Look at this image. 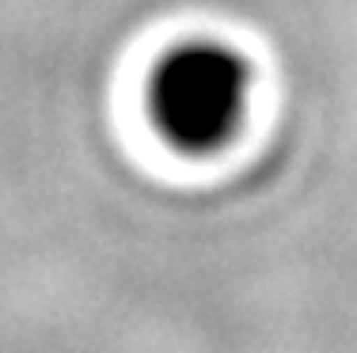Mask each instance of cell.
I'll use <instances>...</instances> for the list:
<instances>
[{"mask_svg": "<svg viewBox=\"0 0 357 353\" xmlns=\"http://www.w3.org/2000/svg\"><path fill=\"white\" fill-rule=\"evenodd\" d=\"M255 61L232 38L190 35L156 57L144 80V114L172 152L220 156L255 111Z\"/></svg>", "mask_w": 357, "mask_h": 353, "instance_id": "obj_1", "label": "cell"}]
</instances>
